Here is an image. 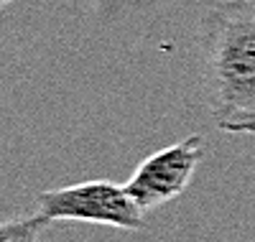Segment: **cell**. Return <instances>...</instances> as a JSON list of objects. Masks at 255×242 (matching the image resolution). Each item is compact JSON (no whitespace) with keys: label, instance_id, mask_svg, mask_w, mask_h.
Instances as JSON below:
<instances>
[{"label":"cell","instance_id":"cell-3","mask_svg":"<svg viewBox=\"0 0 255 242\" xmlns=\"http://www.w3.org/2000/svg\"><path fill=\"white\" fill-rule=\"evenodd\" d=\"M202 158H204L202 135H189L163 150H156L153 156H148L125 181V189L143 212L158 209L186 191Z\"/></svg>","mask_w":255,"mask_h":242},{"label":"cell","instance_id":"cell-1","mask_svg":"<svg viewBox=\"0 0 255 242\" xmlns=\"http://www.w3.org/2000/svg\"><path fill=\"white\" fill-rule=\"evenodd\" d=\"M202 84L222 133L255 135V10L243 0L212 5L199 28Z\"/></svg>","mask_w":255,"mask_h":242},{"label":"cell","instance_id":"cell-6","mask_svg":"<svg viewBox=\"0 0 255 242\" xmlns=\"http://www.w3.org/2000/svg\"><path fill=\"white\" fill-rule=\"evenodd\" d=\"M243 3H248V5H250V8L255 10V0H243Z\"/></svg>","mask_w":255,"mask_h":242},{"label":"cell","instance_id":"cell-5","mask_svg":"<svg viewBox=\"0 0 255 242\" xmlns=\"http://www.w3.org/2000/svg\"><path fill=\"white\" fill-rule=\"evenodd\" d=\"M10 3H15V0H0V10H3V8H8Z\"/></svg>","mask_w":255,"mask_h":242},{"label":"cell","instance_id":"cell-2","mask_svg":"<svg viewBox=\"0 0 255 242\" xmlns=\"http://www.w3.org/2000/svg\"><path fill=\"white\" fill-rule=\"evenodd\" d=\"M36 204L51 222H90L130 232L143 230V209L128 194L125 184L108 179L41 191Z\"/></svg>","mask_w":255,"mask_h":242},{"label":"cell","instance_id":"cell-4","mask_svg":"<svg viewBox=\"0 0 255 242\" xmlns=\"http://www.w3.org/2000/svg\"><path fill=\"white\" fill-rule=\"evenodd\" d=\"M51 225L46 214H31V217H18L0 222V242H38L41 232Z\"/></svg>","mask_w":255,"mask_h":242}]
</instances>
